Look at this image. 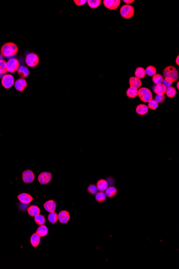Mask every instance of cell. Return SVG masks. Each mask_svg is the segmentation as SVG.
Listing matches in <instances>:
<instances>
[{
  "label": "cell",
  "instance_id": "6da1fadb",
  "mask_svg": "<svg viewBox=\"0 0 179 269\" xmlns=\"http://www.w3.org/2000/svg\"><path fill=\"white\" fill-rule=\"evenodd\" d=\"M1 52L3 57L11 58L16 55L18 52V48L14 43H8L3 45Z\"/></svg>",
  "mask_w": 179,
  "mask_h": 269
},
{
  "label": "cell",
  "instance_id": "7a4b0ae2",
  "mask_svg": "<svg viewBox=\"0 0 179 269\" xmlns=\"http://www.w3.org/2000/svg\"><path fill=\"white\" fill-rule=\"evenodd\" d=\"M163 75L164 78H172L174 82L179 78V73L177 68L173 66L166 67L163 71Z\"/></svg>",
  "mask_w": 179,
  "mask_h": 269
},
{
  "label": "cell",
  "instance_id": "3957f363",
  "mask_svg": "<svg viewBox=\"0 0 179 269\" xmlns=\"http://www.w3.org/2000/svg\"><path fill=\"white\" fill-rule=\"evenodd\" d=\"M138 96L139 99L144 103H148V101L153 99V96L150 90L147 88H140L138 90Z\"/></svg>",
  "mask_w": 179,
  "mask_h": 269
},
{
  "label": "cell",
  "instance_id": "277c9868",
  "mask_svg": "<svg viewBox=\"0 0 179 269\" xmlns=\"http://www.w3.org/2000/svg\"><path fill=\"white\" fill-rule=\"evenodd\" d=\"M120 13L121 16L125 19H130L134 15V8L131 5H123L121 8Z\"/></svg>",
  "mask_w": 179,
  "mask_h": 269
},
{
  "label": "cell",
  "instance_id": "5b68a950",
  "mask_svg": "<svg viewBox=\"0 0 179 269\" xmlns=\"http://www.w3.org/2000/svg\"><path fill=\"white\" fill-rule=\"evenodd\" d=\"M25 62L28 66L35 67L39 63V58L34 53H28L25 58Z\"/></svg>",
  "mask_w": 179,
  "mask_h": 269
},
{
  "label": "cell",
  "instance_id": "8992f818",
  "mask_svg": "<svg viewBox=\"0 0 179 269\" xmlns=\"http://www.w3.org/2000/svg\"><path fill=\"white\" fill-rule=\"evenodd\" d=\"M19 67V62L16 58H11L6 62L7 71L10 73H14L18 71Z\"/></svg>",
  "mask_w": 179,
  "mask_h": 269
},
{
  "label": "cell",
  "instance_id": "52a82bcc",
  "mask_svg": "<svg viewBox=\"0 0 179 269\" xmlns=\"http://www.w3.org/2000/svg\"><path fill=\"white\" fill-rule=\"evenodd\" d=\"M2 85L5 89H9L15 84L14 76L11 74H5L2 78Z\"/></svg>",
  "mask_w": 179,
  "mask_h": 269
},
{
  "label": "cell",
  "instance_id": "ba28073f",
  "mask_svg": "<svg viewBox=\"0 0 179 269\" xmlns=\"http://www.w3.org/2000/svg\"><path fill=\"white\" fill-rule=\"evenodd\" d=\"M104 6L108 9L114 10L119 7L121 3L120 0H104Z\"/></svg>",
  "mask_w": 179,
  "mask_h": 269
},
{
  "label": "cell",
  "instance_id": "9c48e42d",
  "mask_svg": "<svg viewBox=\"0 0 179 269\" xmlns=\"http://www.w3.org/2000/svg\"><path fill=\"white\" fill-rule=\"evenodd\" d=\"M52 175L49 172H43L38 176V180L40 184H46L49 183L52 180Z\"/></svg>",
  "mask_w": 179,
  "mask_h": 269
},
{
  "label": "cell",
  "instance_id": "30bf717a",
  "mask_svg": "<svg viewBox=\"0 0 179 269\" xmlns=\"http://www.w3.org/2000/svg\"><path fill=\"white\" fill-rule=\"evenodd\" d=\"M22 178L25 183H30L35 179V176L32 171L26 170L23 172Z\"/></svg>",
  "mask_w": 179,
  "mask_h": 269
},
{
  "label": "cell",
  "instance_id": "8fae6325",
  "mask_svg": "<svg viewBox=\"0 0 179 269\" xmlns=\"http://www.w3.org/2000/svg\"><path fill=\"white\" fill-rule=\"evenodd\" d=\"M15 88L18 91H23L27 87V82L24 78H20L15 82Z\"/></svg>",
  "mask_w": 179,
  "mask_h": 269
},
{
  "label": "cell",
  "instance_id": "7c38bea8",
  "mask_svg": "<svg viewBox=\"0 0 179 269\" xmlns=\"http://www.w3.org/2000/svg\"><path fill=\"white\" fill-rule=\"evenodd\" d=\"M17 198L19 201L24 204H28L33 201V197L28 194L23 193L17 196Z\"/></svg>",
  "mask_w": 179,
  "mask_h": 269
},
{
  "label": "cell",
  "instance_id": "4fadbf2b",
  "mask_svg": "<svg viewBox=\"0 0 179 269\" xmlns=\"http://www.w3.org/2000/svg\"><path fill=\"white\" fill-rule=\"evenodd\" d=\"M152 90L157 95H164L166 90V88L165 87L163 83L154 85L152 86Z\"/></svg>",
  "mask_w": 179,
  "mask_h": 269
},
{
  "label": "cell",
  "instance_id": "5bb4252c",
  "mask_svg": "<svg viewBox=\"0 0 179 269\" xmlns=\"http://www.w3.org/2000/svg\"><path fill=\"white\" fill-rule=\"evenodd\" d=\"M70 219V214L67 211H62L58 214V220L62 224H66Z\"/></svg>",
  "mask_w": 179,
  "mask_h": 269
},
{
  "label": "cell",
  "instance_id": "9a60e30c",
  "mask_svg": "<svg viewBox=\"0 0 179 269\" xmlns=\"http://www.w3.org/2000/svg\"><path fill=\"white\" fill-rule=\"evenodd\" d=\"M129 82L130 87L134 88L137 90L141 88L142 85L141 80L139 78H137L135 76V77L132 76L130 78Z\"/></svg>",
  "mask_w": 179,
  "mask_h": 269
},
{
  "label": "cell",
  "instance_id": "2e32d148",
  "mask_svg": "<svg viewBox=\"0 0 179 269\" xmlns=\"http://www.w3.org/2000/svg\"><path fill=\"white\" fill-rule=\"evenodd\" d=\"M44 207L48 212H54L57 208V204L54 201L50 200L47 201L45 203V204L44 205Z\"/></svg>",
  "mask_w": 179,
  "mask_h": 269
},
{
  "label": "cell",
  "instance_id": "e0dca14e",
  "mask_svg": "<svg viewBox=\"0 0 179 269\" xmlns=\"http://www.w3.org/2000/svg\"><path fill=\"white\" fill-rule=\"evenodd\" d=\"M148 108L145 104H139L136 108V113L140 116H144L148 112Z\"/></svg>",
  "mask_w": 179,
  "mask_h": 269
},
{
  "label": "cell",
  "instance_id": "ac0fdd59",
  "mask_svg": "<svg viewBox=\"0 0 179 269\" xmlns=\"http://www.w3.org/2000/svg\"><path fill=\"white\" fill-rule=\"evenodd\" d=\"M97 187L99 191L104 192L109 187L108 182L105 179H100L97 182Z\"/></svg>",
  "mask_w": 179,
  "mask_h": 269
},
{
  "label": "cell",
  "instance_id": "d6986e66",
  "mask_svg": "<svg viewBox=\"0 0 179 269\" xmlns=\"http://www.w3.org/2000/svg\"><path fill=\"white\" fill-rule=\"evenodd\" d=\"M117 193H118V190L116 187L113 186H109L105 190L106 196L110 198L115 197Z\"/></svg>",
  "mask_w": 179,
  "mask_h": 269
},
{
  "label": "cell",
  "instance_id": "ffe728a7",
  "mask_svg": "<svg viewBox=\"0 0 179 269\" xmlns=\"http://www.w3.org/2000/svg\"><path fill=\"white\" fill-rule=\"evenodd\" d=\"M17 71H18V75L21 78H26L29 75V74H30L28 69L26 67L24 66H19V68Z\"/></svg>",
  "mask_w": 179,
  "mask_h": 269
},
{
  "label": "cell",
  "instance_id": "44dd1931",
  "mask_svg": "<svg viewBox=\"0 0 179 269\" xmlns=\"http://www.w3.org/2000/svg\"><path fill=\"white\" fill-rule=\"evenodd\" d=\"M28 214L31 217H35L36 215L40 214V210L37 206L32 205L28 208Z\"/></svg>",
  "mask_w": 179,
  "mask_h": 269
},
{
  "label": "cell",
  "instance_id": "7402d4cb",
  "mask_svg": "<svg viewBox=\"0 0 179 269\" xmlns=\"http://www.w3.org/2000/svg\"><path fill=\"white\" fill-rule=\"evenodd\" d=\"M40 242V236L37 233H34L31 236L30 242L33 247H34V248L37 247L39 246Z\"/></svg>",
  "mask_w": 179,
  "mask_h": 269
},
{
  "label": "cell",
  "instance_id": "603a6c76",
  "mask_svg": "<svg viewBox=\"0 0 179 269\" xmlns=\"http://www.w3.org/2000/svg\"><path fill=\"white\" fill-rule=\"evenodd\" d=\"M135 75L136 78H139L140 80L142 79V78H144L146 76L145 69L142 68V67L137 68L135 71Z\"/></svg>",
  "mask_w": 179,
  "mask_h": 269
},
{
  "label": "cell",
  "instance_id": "cb8c5ba5",
  "mask_svg": "<svg viewBox=\"0 0 179 269\" xmlns=\"http://www.w3.org/2000/svg\"><path fill=\"white\" fill-rule=\"evenodd\" d=\"M48 232V229L47 227L45 225H41L39 227L38 229H37L36 233L40 236V237H44L46 236Z\"/></svg>",
  "mask_w": 179,
  "mask_h": 269
},
{
  "label": "cell",
  "instance_id": "d4e9b609",
  "mask_svg": "<svg viewBox=\"0 0 179 269\" xmlns=\"http://www.w3.org/2000/svg\"><path fill=\"white\" fill-rule=\"evenodd\" d=\"M126 94L130 98H134L138 96V90L134 88H129L126 91Z\"/></svg>",
  "mask_w": 179,
  "mask_h": 269
},
{
  "label": "cell",
  "instance_id": "484cf974",
  "mask_svg": "<svg viewBox=\"0 0 179 269\" xmlns=\"http://www.w3.org/2000/svg\"><path fill=\"white\" fill-rule=\"evenodd\" d=\"M106 199V194L104 192L99 191L96 194V200L99 203H104Z\"/></svg>",
  "mask_w": 179,
  "mask_h": 269
},
{
  "label": "cell",
  "instance_id": "4316f807",
  "mask_svg": "<svg viewBox=\"0 0 179 269\" xmlns=\"http://www.w3.org/2000/svg\"><path fill=\"white\" fill-rule=\"evenodd\" d=\"M165 94L169 98H174L177 95V90L174 87H170L166 88Z\"/></svg>",
  "mask_w": 179,
  "mask_h": 269
},
{
  "label": "cell",
  "instance_id": "83f0119b",
  "mask_svg": "<svg viewBox=\"0 0 179 269\" xmlns=\"http://www.w3.org/2000/svg\"><path fill=\"white\" fill-rule=\"evenodd\" d=\"M164 80L163 76L160 74H156L152 76V82L155 85H159L162 83Z\"/></svg>",
  "mask_w": 179,
  "mask_h": 269
},
{
  "label": "cell",
  "instance_id": "f1b7e54d",
  "mask_svg": "<svg viewBox=\"0 0 179 269\" xmlns=\"http://www.w3.org/2000/svg\"><path fill=\"white\" fill-rule=\"evenodd\" d=\"M87 3L90 7L92 9H95L98 7L101 4V0H88Z\"/></svg>",
  "mask_w": 179,
  "mask_h": 269
},
{
  "label": "cell",
  "instance_id": "f546056e",
  "mask_svg": "<svg viewBox=\"0 0 179 269\" xmlns=\"http://www.w3.org/2000/svg\"><path fill=\"white\" fill-rule=\"evenodd\" d=\"M145 70L146 75H148V76L152 77L157 74V69L153 66H148Z\"/></svg>",
  "mask_w": 179,
  "mask_h": 269
},
{
  "label": "cell",
  "instance_id": "4dcf8cb0",
  "mask_svg": "<svg viewBox=\"0 0 179 269\" xmlns=\"http://www.w3.org/2000/svg\"><path fill=\"white\" fill-rule=\"evenodd\" d=\"M48 219L51 224H55L58 221V214L54 212L50 213L48 217Z\"/></svg>",
  "mask_w": 179,
  "mask_h": 269
},
{
  "label": "cell",
  "instance_id": "1f68e13d",
  "mask_svg": "<svg viewBox=\"0 0 179 269\" xmlns=\"http://www.w3.org/2000/svg\"><path fill=\"white\" fill-rule=\"evenodd\" d=\"M34 221L37 224L41 226V225L44 224L46 219H45V217L44 215L38 214L34 217Z\"/></svg>",
  "mask_w": 179,
  "mask_h": 269
},
{
  "label": "cell",
  "instance_id": "d6a6232c",
  "mask_svg": "<svg viewBox=\"0 0 179 269\" xmlns=\"http://www.w3.org/2000/svg\"><path fill=\"white\" fill-rule=\"evenodd\" d=\"M7 72L6 68V62L5 60H0V75L3 76Z\"/></svg>",
  "mask_w": 179,
  "mask_h": 269
},
{
  "label": "cell",
  "instance_id": "836d02e7",
  "mask_svg": "<svg viewBox=\"0 0 179 269\" xmlns=\"http://www.w3.org/2000/svg\"><path fill=\"white\" fill-rule=\"evenodd\" d=\"M87 191L89 194H92V195H94L97 194L98 192V190L97 188V185H94V184H91L87 188Z\"/></svg>",
  "mask_w": 179,
  "mask_h": 269
},
{
  "label": "cell",
  "instance_id": "e575fe53",
  "mask_svg": "<svg viewBox=\"0 0 179 269\" xmlns=\"http://www.w3.org/2000/svg\"><path fill=\"white\" fill-rule=\"evenodd\" d=\"M148 109H151V110H156L157 108H158L159 104L157 102L156 100L152 99L150 101H148Z\"/></svg>",
  "mask_w": 179,
  "mask_h": 269
},
{
  "label": "cell",
  "instance_id": "d590c367",
  "mask_svg": "<svg viewBox=\"0 0 179 269\" xmlns=\"http://www.w3.org/2000/svg\"><path fill=\"white\" fill-rule=\"evenodd\" d=\"M165 99H166V97L164 95H157L156 97L155 98V100H156L158 104L163 103L165 101Z\"/></svg>",
  "mask_w": 179,
  "mask_h": 269
},
{
  "label": "cell",
  "instance_id": "8d00e7d4",
  "mask_svg": "<svg viewBox=\"0 0 179 269\" xmlns=\"http://www.w3.org/2000/svg\"><path fill=\"white\" fill-rule=\"evenodd\" d=\"M73 2L77 6H82L87 2V0H74Z\"/></svg>",
  "mask_w": 179,
  "mask_h": 269
},
{
  "label": "cell",
  "instance_id": "74e56055",
  "mask_svg": "<svg viewBox=\"0 0 179 269\" xmlns=\"http://www.w3.org/2000/svg\"><path fill=\"white\" fill-rule=\"evenodd\" d=\"M163 85H164L165 87L166 88H168L170 87H172V85H173V83H170L169 82H168L167 81L165 80V79H164V80H163Z\"/></svg>",
  "mask_w": 179,
  "mask_h": 269
},
{
  "label": "cell",
  "instance_id": "f35d334b",
  "mask_svg": "<svg viewBox=\"0 0 179 269\" xmlns=\"http://www.w3.org/2000/svg\"><path fill=\"white\" fill-rule=\"evenodd\" d=\"M123 2L125 3H126L127 5H129L130 3H132L135 2V1L134 0H123Z\"/></svg>",
  "mask_w": 179,
  "mask_h": 269
},
{
  "label": "cell",
  "instance_id": "ab89813d",
  "mask_svg": "<svg viewBox=\"0 0 179 269\" xmlns=\"http://www.w3.org/2000/svg\"><path fill=\"white\" fill-rule=\"evenodd\" d=\"M175 62H176V64H177V65H179V55H177V59H176V60H175Z\"/></svg>",
  "mask_w": 179,
  "mask_h": 269
},
{
  "label": "cell",
  "instance_id": "60d3db41",
  "mask_svg": "<svg viewBox=\"0 0 179 269\" xmlns=\"http://www.w3.org/2000/svg\"><path fill=\"white\" fill-rule=\"evenodd\" d=\"M0 60H4V57L1 53H0Z\"/></svg>",
  "mask_w": 179,
  "mask_h": 269
},
{
  "label": "cell",
  "instance_id": "b9f144b4",
  "mask_svg": "<svg viewBox=\"0 0 179 269\" xmlns=\"http://www.w3.org/2000/svg\"><path fill=\"white\" fill-rule=\"evenodd\" d=\"M177 89H179V82H177Z\"/></svg>",
  "mask_w": 179,
  "mask_h": 269
}]
</instances>
